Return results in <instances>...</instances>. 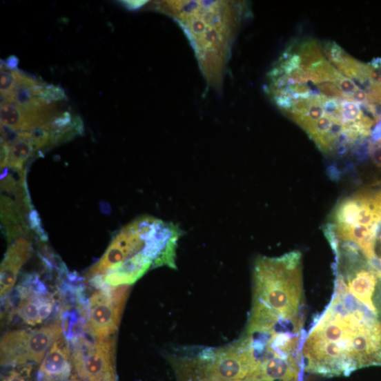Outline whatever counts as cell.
<instances>
[{"label": "cell", "mask_w": 381, "mask_h": 381, "mask_svg": "<svg viewBox=\"0 0 381 381\" xmlns=\"http://www.w3.org/2000/svg\"><path fill=\"white\" fill-rule=\"evenodd\" d=\"M297 55L301 59V68L304 71H308L315 63L326 59L321 46L314 40L302 43Z\"/></svg>", "instance_id": "obj_13"}, {"label": "cell", "mask_w": 381, "mask_h": 381, "mask_svg": "<svg viewBox=\"0 0 381 381\" xmlns=\"http://www.w3.org/2000/svg\"><path fill=\"white\" fill-rule=\"evenodd\" d=\"M333 119L328 115H324L318 120L312 130L308 133L309 137L313 141L326 135L331 129Z\"/></svg>", "instance_id": "obj_18"}, {"label": "cell", "mask_w": 381, "mask_h": 381, "mask_svg": "<svg viewBox=\"0 0 381 381\" xmlns=\"http://www.w3.org/2000/svg\"><path fill=\"white\" fill-rule=\"evenodd\" d=\"M10 155V146L1 139V170L8 166Z\"/></svg>", "instance_id": "obj_23"}, {"label": "cell", "mask_w": 381, "mask_h": 381, "mask_svg": "<svg viewBox=\"0 0 381 381\" xmlns=\"http://www.w3.org/2000/svg\"><path fill=\"white\" fill-rule=\"evenodd\" d=\"M30 243L24 237L16 240L9 247L1 264V298L12 292L19 273L31 255Z\"/></svg>", "instance_id": "obj_8"}, {"label": "cell", "mask_w": 381, "mask_h": 381, "mask_svg": "<svg viewBox=\"0 0 381 381\" xmlns=\"http://www.w3.org/2000/svg\"><path fill=\"white\" fill-rule=\"evenodd\" d=\"M39 98L50 104L68 99L65 89L53 84H47Z\"/></svg>", "instance_id": "obj_15"}, {"label": "cell", "mask_w": 381, "mask_h": 381, "mask_svg": "<svg viewBox=\"0 0 381 381\" xmlns=\"http://www.w3.org/2000/svg\"><path fill=\"white\" fill-rule=\"evenodd\" d=\"M336 84L346 95L348 101H351L353 94L359 88L353 80L344 75L338 81Z\"/></svg>", "instance_id": "obj_22"}, {"label": "cell", "mask_w": 381, "mask_h": 381, "mask_svg": "<svg viewBox=\"0 0 381 381\" xmlns=\"http://www.w3.org/2000/svg\"><path fill=\"white\" fill-rule=\"evenodd\" d=\"M30 366H26L21 371L13 369L4 375L2 381H30Z\"/></svg>", "instance_id": "obj_21"}, {"label": "cell", "mask_w": 381, "mask_h": 381, "mask_svg": "<svg viewBox=\"0 0 381 381\" xmlns=\"http://www.w3.org/2000/svg\"><path fill=\"white\" fill-rule=\"evenodd\" d=\"M322 95L324 97L340 101H348L346 95L341 90L339 86L334 82L323 81L316 84Z\"/></svg>", "instance_id": "obj_17"}, {"label": "cell", "mask_w": 381, "mask_h": 381, "mask_svg": "<svg viewBox=\"0 0 381 381\" xmlns=\"http://www.w3.org/2000/svg\"><path fill=\"white\" fill-rule=\"evenodd\" d=\"M305 371L332 377L381 366V320L336 278L330 306L304 342Z\"/></svg>", "instance_id": "obj_1"}, {"label": "cell", "mask_w": 381, "mask_h": 381, "mask_svg": "<svg viewBox=\"0 0 381 381\" xmlns=\"http://www.w3.org/2000/svg\"><path fill=\"white\" fill-rule=\"evenodd\" d=\"M121 4L129 10H137L143 7L147 1H121Z\"/></svg>", "instance_id": "obj_27"}, {"label": "cell", "mask_w": 381, "mask_h": 381, "mask_svg": "<svg viewBox=\"0 0 381 381\" xmlns=\"http://www.w3.org/2000/svg\"><path fill=\"white\" fill-rule=\"evenodd\" d=\"M72 344L73 365L83 381H117L115 336L99 340L81 334Z\"/></svg>", "instance_id": "obj_5"}, {"label": "cell", "mask_w": 381, "mask_h": 381, "mask_svg": "<svg viewBox=\"0 0 381 381\" xmlns=\"http://www.w3.org/2000/svg\"><path fill=\"white\" fill-rule=\"evenodd\" d=\"M2 61L8 70L11 71H16L18 70L17 68L19 63V59L16 55H11L6 61L3 60Z\"/></svg>", "instance_id": "obj_25"}, {"label": "cell", "mask_w": 381, "mask_h": 381, "mask_svg": "<svg viewBox=\"0 0 381 381\" xmlns=\"http://www.w3.org/2000/svg\"><path fill=\"white\" fill-rule=\"evenodd\" d=\"M29 222L31 230L35 231L41 240L46 241L48 236L42 227L41 217L36 210H32L29 213Z\"/></svg>", "instance_id": "obj_20"}, {"label": "cell", "mask_w": 381, "mask_h": 381, "mask_svg": "<svg viewBox=\"0 0 381 381\" xmlns=\"http://www.w3.org/2000/svg\"><path fill=\"white\" fill-rule=\"evenodd\" d=\"M342 123L352 124L358 121L362 117L360 104L351 101H340Z\"/></svg>", "instance_id": "obj_14"}, {"label": "cell", "mask_w": 381, "mask_h": 381, "mask_svg": "<svg viewBox=\"0 0 381 381\" xmlns=\"http://www.w3.org/2000/svg\"><path fill=\"white\" fill-rule=\"evenodd\" d=\"M89 281L97 291L89 300V316L84 331L95 339L114 337L128 297V285L113 287L106 283L102 276L94 277Z\"/></svg>", "instance_id": "obj_3"}, {"label": "cell", "mask_w": 381, "mask_h": 381, "mask_svg": "<svg viewBox=\"0 0 381 381\" xmlns=\"http://www.w3.org/2000/svg\"><path fill=\"white\" fill-rule=\"evenodd\" d=\"M15 86L16 77L14 72L8 70L1 60V71H0L1 95L8 97L14 91Z\"/></svg>", "instance_id": "obj_16"}, {"label": "cell", "mask_w": 381, "mask_h": 381, "mask_svg": "<svg viewBox=\"0 0 381 381\" xmlns=\"http://www.w3.org/2000/svg\"><path fill=\"white\" fill-rule=\"evenodd\" d=\"M31 211L6 195L1 196V220L4 233L10 242L28 233L26 215Z\"/></svg>", "instance_id": "obj_10"}, {"label": "cell", "mask_w": 381, "mask_h": 381, "mask_svg": "<svg viewBox=\"0 0 381 381\" xmlns=\"http://www.w3.org/2000/svg\"><path fill=\"white\" fill-rule=\"evenodd\" d=\"M368 65L373 68H381V58H374L371 60Z\"/></svg>", "instance_id": "obj_28"}, {"label": "cell", "mask_w": 381, "mask_h": 381, "mask_svg": "<svg viewBox=\"0 0 381 381\" xmlns=\"http://www.w3.org/2000/svg\"><path fill=\"white\" fill-rule=\"evenodd\" d=\"M72 120L73 118L70 112L61 113L52 120L48 131L54 132L65 129L72 124Z\"/></svg>", "instance_id": "obj_19"}, {"label": "cell", "mask_w": 381, "mask_h": 381, "mask_svg": "<svg viewBox=\"0 0 381 381\" xmlns=\"http://www.w3.org/2000/svg\"><path fill=\"white\" fill-rule=\"evenodd\" d=\"M155 219L144 216L124 226L112 241L101 259L88 269L86 274V280L104 275L144 251L148 234Z\"/></svg>", "instance_id": "obj_6"}, {"label": "cell", "mask_w": 381, "mask_h": 381, "mask_svg": "<svg viewBox=\"0 0 381 381\" xmlns=\"http://www.w3.org/2000/svg\"><path fill=\"white\" fill-rule=\"evenodd\" d=\"M253 306L283 319L304 320L302 253L290 252L277 258L260 257L253 268Z\"/></svg>", "instance_id": "obj_2"}, {"label": "cell", "mask_w": 381, "mask_h": 381, "mask_svg": "<svg viewBox=\"0 0 381 381\" xmlns=\"http://www.w3.org/2000/svg\"><path fill=\"white\" fill-rule=\"evenodd\" d=\"M151 266L154 267V263L146 256L144 251H141L101 276L106 283L113 287L130 285L141 278Z\"/></svg>", "instance_id": "obj_9"}, {"label": "cell", "mask_w": 381, "mask_h": 381, "mask_svg": "<svg viewBox=\"0 0 381 381\" xmlns=\"http://www.w3.org/2000/svg\"><path fill=\"white\" fill-rule=\"evenodd\" d=\"M361 202L355 196L339 202L332 213L333 224L339 228H349L358 224Z\"/></svg>", "instance_id": "obj_12"}, {"label": "cell", "mask_w": 381, "mask_h": 381, "mask_svg": "<svg viewBox=\"0 0 381 381\" xmlns=\"http://www.w3.org/2000/svg\"><path fill=\"white\" fill-rule=\"evenodd\" d=\"M327 175L329 177L335 182L340 180L342 177V173L339 170L338 168L335 165H331L327 168Z\"/></svg>", "instance_id": "obj_26"}, {"label": "cell", "mask_w": 381, "mask_h": 381, "mask_svg": "<svg viewBox=\"0 0 381 381\" xmlns=\"http://www.w3.org/2000/svg\"><path fill=\"white\" fill-rule=\"evenodd\" d=\"M35 153L31 133L19 132L18 139L10 145L8 167L17 173L24 171V166Z\"/></svg>", "instance_id": "obj_11"}, {"label": "cell", "mask_w": 381, "mask_h": 381, "mask_svg": "<svg viewBox=\"0 0 381 381\" xmlns=\"http://www.w3.org/2000/svg\"><path fill=\"white\" fill-rule=\"evenodd\" d=\"M351 101H353L355 103H357L360 105H362V104H369V97H368V95L367 93L358 88L352 95L351 97Z\"/></svg>", "instance_id": "obj_24"}, {"label": "cell", "mask_w": 381, "mask_h": 381, "mask_svg": "<svg viewBox=\"0 0 381 381\" xmlns=\"http://www.w3.org/2000/svg\"><path fill=\"white\" fill-rule=\"evenodd\" d=\"M60 321L36 330H17L4 335L1 340L2 366L25 367L40 363L48 349L62 337Z\"/></svg>", "instance_id": "obj_4"}, {"label": "cell", "mask_w": 381, "mask_h": 381, "mask_svg": "<svg viewBox=\"0 0 381 381\" xmlns=\"http://www.w3.org/2000/svg\"><path fill=\"white\" fill-rule=\"evenodd\" d=\"M66 338H61L50 348L39 371L40 381H66L71 375L72 355Z\"/></svg>", "instance_id": "obj_7"}]
</instances>
